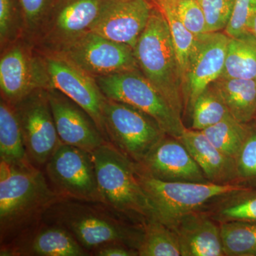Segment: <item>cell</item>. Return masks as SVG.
I'll return each instance as SVG.
<instances>
[{"label":"cell","mask_w":256,"mask_h":256,"mask_svg":"<svg viewBox=\"0 0 256 256\" xmlns=\"http://www.w3.org/2000/svg\"><path fill=\"white\" fill-rule=\"evenodd\" d=\"M60 198L43 169L32 163L0 161L1 245L41 222L45 212Z\"/></svg>","instance_id":"1"},{"label":"cell","mask_w":256,"mask_h":256,"mask_svg":"<svg viewBox=\"0 0 256 256\" xmlns=\"http://www.w3.org/2000/svg\"><path fill=\"white\" fill-rule=\"evenodd\" d=\"M42 220L68 230L90 255L112 242L138 250L144 233V225L131 222L102 202L60 198Z\"/></svg>","instance_id":"2"},{"label":"cell","mask_w":256,"mask_h":256,"mask_svg":"<svg viewBox=\"0 0 256 256\" xmlns=\"http://www.w3.org/2000/svg\"><path fill=\"white\" fill-rule=\"evenodd\" d=\"M92 156L102 203L136 224L156 220L138 180L136 162L109 142L92 151Z\"/></svg>","instance_id":"3"},{"label":"cell","mask_w":256,"mask_h":256,"mask_svg":"<svg viewBox=\"0 0 256 256\" xmlns=\"http://www.w3.org/2000/svg\"><path fill=\"white\" fill-rule=\"evenodd\" d=\"M134 53L143 75L182 116L185 106L182 76L169 25L159 8L152 12Z\"/></svg>","instance_id":"4"},{"label":"cell","mask_w":256,"mask_h":256,"mask_svg":"<svg viewBox=\"0 0 256 256\" xmlns=\"http://www.w3.org/2000/svg\"><path fill=\"white\" fill-rule=\"evenodd\" d=\"M140 184L149 198L156 220L171 227L182 216L204 210L222 197L252 188L242 183L164 182L152 178L136 163Z\"/></svg>","instance_id":"5"},{"label":"cell","mask_w":256,"mask_h":256,"mask_svg":"<svg viewBox=\"0 0 256 256\" xmlns=\"http://www.w3.org/2000/svg\"><path fill=\"white\" fill-rule=\"evenodd\" d=\"M106 98L133 106L146 112L168 136L180 139L186 129L175 110L140 70L95 78Z\"/></svg>","instance_id":"6"},{"label":"cell","mask_w":256,"mask_h":256,"mask_svg":"<svg viewBox=\"0 0 256 256\" xmlns=\"http://www.w3.org/2000/svg\"><path fill=\"white\" fill-rule=\"evenodd\" d=\"M102 118L108 141L137 164L168 136L146 112L106 97Z\"/></svg>","instance_id":"7"},{"label":"cell","mask_w":256,"mask_h":256,"mask_svg":"<svg viewBox=\"0 0 256 256\" xmlns=\"http://www.w3.org/2000/svg\"><path fill=\"white\" fill-rule=\"evenodd\" d=\"M44 168L60 198L102 202L92 153L62 142Z\"/></svg>","instance_id":"8"},{"label":"cell","mask_w":256,"mask_h":256,"mask_svg":"<svg viewBox=\"0 0 256 256\" xmlns=\"http://www.w3.org/2000/svg\"><path fill=\"white\" fill-rule=\"evenodd\" d=\"M50 88L43 55L33 44L21 37L1 50V98L14 105L35 90Z\"/></svg>","instance_id":"9"},{"label":"cell","mask_w":256,"mask_h":256,"mask_svg":"<svg viewBox=\"0 0 256 256\" xmlns=\"http://www.w3.org/2000/svg\"><path fill=\"white\" fill-rule=\"evenodd\" d=\"M112 0H56L33 44L52 53L92 30Z\"/></svg>","instance_id":"10"},{"label":"cell","mask_w":256,"mask_h":256,"mask_svg":"<svg viewBox=\"0 0 256 256\" xmlns=\"http://www.w3.org/2000/svg\"><path fill=\"white\" fill-rule=\"evenodd\" d=\"M48 54L62 57L94 78L140 70L132 48L92 31Z\"/></svg>","instance_id":"11"},{"label":"cell","mask_w":256,"mask_h":256,"mask_svg":"<svg viewBox=\"0 0 256 256\" xmlns=\"http://www.w3.org/2000/svg\"><path fill=\"white\" fill-rule=\"evenodd\" d=\"M26 154L43 169L62 141L58 137L47 89H38L14 104Z\"/></svg>","instance_id":"12"},{"label":"cell","mask_w":256,"mask_h":256,"mask_svg":"<svg viewBox=\"0 0 256 256\" xmlns=\"http://www.w3.org/2000/svg\"><path fill=\"white\" fill-rule=\"evenodd\" d=\"M42 54L50 87L60 90L86 111L108 141L102 118L106 96L101 92L95 78L62 57L53 54Z\"/></svg>","instance_id":"13"},{"label":"cell","mask_w":256,"mask_h":256,"mask_svg":"<svg viewBox=\"0 0 256 256\" xmlns=\"http://www.w3.org/2000/svg\"><path fill=\"white\" fill-rule=\"evenodd\" d=\"M229 36L224 32H207L196 36V48L184 80L185 105L190 108L206 88L222 76Z\"/></svg>","instance_id":"14"},{"label":"cell","mask_w":256,"mask_h":256,"mask_svg":"<svg viewBox=\"0 0 256 256\" xmlns=\"http://www.w3.org/2000/svg\"><path fill=\"white\" fill-rule=\"evenodd\" d=\"M57 132L64 144L92 153L108 142L86 111L56 89H47Z\"/></svg>","instance_id":"15"},{"label":"cell","mask_w":256,"mask_h":256,"mask_svg":"<svg viewBox=\"0 0 256 256\" xmlns=\"http://www.w3.org/2000/svg\"><path fill=\"white\" fill-rule=\"evenodd\" d=\"M152 178L164 182L208 183L203 172L180 139L166 136L139 164Z\"/></svg>","instance_id":"16"},{"label":"cell","mask_w":256,"mask_h":256,"mask_svg":"<svg viewBox=\"0 0 256 256\" xmlns=\"http://www.w3.org/2000/svg\"><path fill=\"white\" fill-rule=\"evenodd\" d=\"M1 256H86L90 252L68 230L42 220L14 240L1 245Z\"/></svg>","instance_id":"17"},{"label":"cell","mask_w":256,"mask_h":256,"mask_svg":"<svg viewBox=\"0 0 256 256\" xmlns=\"http://www.w3.org/2000/svg\"><path fill=\"white\" fill-rule=\"evenodd\" d=\"M153 9L148 0H112L90 31L134 50Z\"/></svg>","instance_id":"18"},{"label":"cell","mask_w":256,"mask_h":256,"mask_svg":"<svg viewBox=\"0 0 256 256\" xmlns=\"http://www.w3.org/2000/svg\"><path fill=\"white\" fill-rule=\"evenodd\" d=\"M170 228L178 236L181 256H225L220 224L204 210L182 216Z\"/></svg>","instance_id":"19"},{"label":"cell","mask_w":256,"mask_h":256,"mask_svg":"<svg viewBox=\"0 0 256 256\" xmlns=\"http://www.w3.org/2000/svg\"><path fill=\"white\" fill-rule=\"evenodd\" d=\"M180 140L210 182L239 183L235 160L214 146L202 131L186 128Z\"/></svg>","instance_id":"20"},{"label":"cell","mask_w":256,"mask_h":256,"mask_svg":"<svg viewBox=\"0 0 256 256\" xmlns=\"http://www.w3.org/2000/svg\"><path fill=\"white\" fill-rule=\"evenodd\" d=\"M232 116L242 124L256 118V79L222 78L212 84Z\"/></svg>","instance_id":"21"},{"label":"cell","mask_w":256,"mask_h":256,"mask_svg":"<svg viewBox=\"0 0 256 256\" xmlns=\"http://www.w3.org/2000/svg\"><path fill=\"white\" fill-rule=\"evenodd\" d=\"M0 161L14 164L31 163L14 106L2 98L0 99Z\"/></svg>","instance_id":"22"},{"label":"cell","mask_w":256,"mask_h":256,"mask_svg":"<svg viewBox=\"0 0 256 256\" xmlns=\"http://www.w3.org/2000/svg\"><path fill=\"white\" fill-rule=\"evenodd\" d=\"M203 210L218 224L256 223V188H248L218 198Z\"/></svg>","instance_id":"23"},{"label":"cell","mask_w":256,"mask_h":256,"mask_svg":"<svg viewBox=\"0 0 256 256\" xmlns=\"http://www.w3.org/2000/svg\"><path fill=\"white\" fill-rule=\"evenodd\" d=\"M222 78L256 79V38L250 32L229 37Z\"/></svg>","instance_id":"24"},{"label":"cell","mask_w":256,"mask_h":256,"mask_svg":"<svg viewBox=\"0 0 256 256\" xmlns=\"http://www.w3.org/2000/svg\"><path fill=\"white\" fill-rule=\"evenodd\" d=\"M138 252L140 256H181L174 230L158 220L144 224V233Z\"/></svg>","instance_id":"25"},{"label":"cell","mask_w":256,"mask_h":256,"mask_svg":"<svg viewBox=\"0 0 256 256\" xmlns=\"http://www.w3.org/2000/svg\"><path fill=\"white\" fill-rule=\"evenodd\" d=\"M248 128V124L239 122L229 114L218 124L202 131L224 154L236 160L246 139Z\"/></svg>","instance_id":"26"},{"label":"cell","mask_w":256,"mask_h":256,"mask_svg":"<svg viewBox=\"0 0 256 256\" xmlns=\"http://www.w3.org/2000/svg\"><path fill=\"white\" fill-rule=\"evenodd\" d=\"M225 256H256V223L220 224Z\"/></svg>","instance_id":"27"},{"label":"cell","mask_w":256,"mask_h":256,"mask_svg":"<svg viewBox=\"0 0 256 256\" xmlns=\"http://www.w3.org/2000/svg\"><path fill=\"white\" fill-rule=\"evenodd\" d=\"M191 109L192 129L196 130H204L230 114L222 96L212 84L197 97Z\"/></svg>","instance_id":"28"},{"label":"cell","mask_w":256,"mask_h":256,"mask_svg":"<svg viewBox=\"0 0 256 256\" xmlns=\"http://www.w3.org/2000/svg\"><path fill=\"white\" fill-rule=\"evenodd\" d=\"M158 6L169 25L184 82L192 56L196 48V36L185 28L169 6L164 4H158Z\"/></svg>","instance_id":"29"},{"label":"cell","mask_w":256,"mask_h":256,"mask_svg":"<svg viewBox=\"0 0 256 256\" xmlns=\"http://www.w3.org/2000/svg\"><path fill=\"white\" fill-rule=\"evenodd\" d=\"M56 0H18L22 37L33 44Z\"/></svg>","instance_id":"30"},{"label":"cell","mask_w":256,"mask_h":256,"mask_svg":"<svg viewBox=\"0 0 256 256\" xmlns=\"http://www.w3.org/2000/svg\"><path fill=\"white\" fill-rule=\"evenodd\" d=\"M174 12L178 20L195 36L207 33L206 18L198 0H156Z\"/></svg>","instance_id":"31"},{"label":"cell","mask_w":256,"mask_h":256,"mask_svg":"<svg viewBox=\"0 0 256 256\" xmlns=\"http://www.w3.org/2000/svg\"><path fill=\"white\" fill-rule=\"evenodd\" d=\"M248 133L236 158L239 183L256 188V120L248 124Z\"/></svg>","instance_id":"32"},{"label":"cell","mask_w":256,"mask_h":256,"mask_svg":"<svg viewBox=\"0 0 256 256\" xmlns=\"http://www.w3.org/2000/svg\"><path fill=\"white\" fill-rule=\"evenodd\" d=\"M22 37V20L18 0H0L1 50Z\"/></svg>","instance_id":"33"},{"label":"cell","mask_w":256,"mask_h":256,"mask_svg":"<svg viewBox=\"0 0 256 256\" xmlns=\"http://www.w3.org/2000/svg\"><path fill=\"white\" fill-rule=\"evenodd\" d=\"M205 18L207 32L225 30L228 24L235 0H198Z\"/></svg>","instance_id":"34"},{"label":"cell","mask_w":256,"mask_h":256,"mask_svg":"<svg viewBox=\"0 0 256 256\" xmlns=\"http://www.w3.org/2000/svg\"><path fill=\"white\" fill-rule=\"evenodd\" d=\"M256 16V0H235L232 16L224 33L229 37H236L248 32Z\"/></svg>","instance_id":"35"},{"label":"cell","mask_w":256,"mask_h":256,"mask_svg":"<svg viewBox=\"0 0 256 256\" xmlns=\"http://www.w3.org/2000/svg\"><path fill=\"white\" fill-rule=\"evenodd\" d=\"M97 256H138V250L122 244L112 242L102 246L92 252Z\"/></svg>","instance_id":"36"},{"label":"cell","mask_w":256,"mask_h":256,"mask_svg":"<svg viewBox=\"0 0 256 256\" xmlns=\"http://www.w3.org/2000/svg\"><path fill=\"white\" fill-rule=\"evenodd\" d=\"M248 32H250V33H252V34L256 38V16L254 18L252 24H250Z\"/></svg>","instance_id":"37"},{"label":"cell","mask_w":256,"mask_h":256,"mask_svg":"<svg viewBox=\"0 0 256 256\" xmlns=\"http://www.w3.org/2000/svg\"></svg>","instance_id":"38"},{"label":"cell","mask_w":256,"mask_h":256,"mask_svg":"<svg viewBox=\"0 0 256 256\" xmlns=\"http://www.w3.org/2000/svg\"></svg>","instance_id":"39"}]
</instances>
